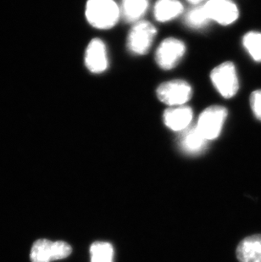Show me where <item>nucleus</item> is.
Masks as SVG:
<instances>
[{
	"instance_id": "obj_1",
	"label": "nucleus",
	"mask_w": 261,
	"mask_h": 262,
	"mask_svg": "<svg viewBox=\"0 0 261 262\" xmlns=\"http://www.w3.org/2000/svg\"><path fill=\"white\" fill-rule=\"evenodd\" d=\"M121 10L114 0H89L86 20L98 29H110L118 23Z\"/></svg>"
},
{
	"instance_id": "obj_2",
	"label": "nucleus",
	"mask_w": 261,
	"mask_h": 262,
	"mask_svg": "<svg viewBox=\"0 0 261 262\" xmlns=\"http://www.w3.org/2000/svg\"><path fill=\"white\" fill-rule=\"evenodd\" d=\"M210 77L214 88L226 99H231L238 91V77L232 62H224L215 67Z\"/></svg>"
},
{
	"instance_id": "obj_3",
	"label": "nucleus",
	"mask_w": 261,
	"mask_h": 262,
	"mask_svg": "<svg viewBox=\"0 0 261 262\" xmlns=\"http://www.w3.org/2000/svg\"><path fill=\"white\" fill-rule=\"evenodd\" d=\"M227 117V110L224 107H209L200 115L196 127L207 141L214 140L221 134Z\"/></svg>"
},
{
	"instance_id": "obj_4",
	"label": "nucleus",
	"mask_w": 261,
	"mask_h": 262,
	"mask_svg": "<svg viewBox=\"0 0 261 262\" xmlns=\"http://www.w3.org/2000/svg\"><path fill=\"white\" fill-rule=\"evenodd\" d=\"M192 87L183 80L164 82L157 89L160 101L171 107L182 106L192 97Z\"/></svg>"
},
{
	"instance_id": "obj_5",
	"label": "nucleus",
	"mask_w": 261,
	"mask_h": 262,
	"mask_svg": "<svg viewBox=\"0 0 261 262\" xmlns=\"http://www.w3.org/2000/svg\"><path fill=\"white\" fill-rule=\"evenodd\" d=\"M157 34V30L148 21H139L130 30L127 47L133 54L145 55L148 53Z\"/></svg>"
},
{
	"instance_id": "obj_6",
	"label": "nucleus",
	"mask_w": 261,
	"mask_h": 262,
	"mask_svg": "<svg viewBox=\"0 0 261 262\" xmlns=\"http://www.w3.org/2000/svg\"><path fill=\"white\" fill-rule=\"evenodd\" d=\"M185 53L186 46L183 41L174 37H169L162 41L158 48L156 62L162 69H172L182 60Z\"/></svg>"
},
{
	"instance_id": "obj_7",
	"label": "nucleus",
	"mask_w": 261,
	"mask_h": 262,
	"mask_svg": "<svg viewBox=\"0 0 261 262\" xmlns=\"http://www.w3.org/2000/svg\"><path fill=\"white\" fill-rule=\"evenodd\" d=\"M204 8L209 20L221 25H231L238 18V9L231 0H209Z\"/></svg>"
},
{
	"instance_id": "obj_8",
	"label": "nucleus",
	"mask_w": 261,
	"mask_h": 262,
	"mask_svg": "<svg viewBox=\"0 0 261 262\" xmlns=\"http://www.w3.org/2000/svg\"><path fill=\"white\" fill-rule=\"evenodd\" d=\"M86 68L95 74L104 72L108 68V55L104 42L99 38L92 40L85 54Z\"/></svg>"
},
{
	"instance_id": "obj_9",
	"label": "nucleus",
	"mask_w": 261,
	"mask_h": 262,
	"mask_svg": "<svg viewBox=\"0 0 261 262\" xmlns=\"http://www.w3.org/2000/svg\"><path fill=\"white\" fill-rule=\"evenodd\" d=\"M192 116L193 113L189 107H171L164 113V122L172 131H183L189 126Z\"/></svg>"
},
{
	"instance_id": "obj_10",
	"label": "nucleus",
	"mask_w": 261,
	"mask_h": 262,
	"mask_svg": "<svg viewBox=\"0 0 261 262\" xmlns=\"http://www.w3.org/2000/svg\"><path fill=\"white\" fill-rule=\"evenodd\" d=\"M236 257L240 262H261V234L241 241L236 248Z\"/></svg>"
},
{
	"instance_id": "obj_11",
	"label": "nucleus",
	"mask_w": 261,
	"mask_h": 262,
	"mask_svg": "<svg viewBox=\"0 0 261 262\" xmlns=\"http://www.w3.org/2000/svg\"><path fill=\"white\" fill-rule=\"evenodd\" d=\"M183 11V5L179 0H158L154 15L160 23H167L178 17Z\"/></svg>"
},
{
	"instance_id": "obj_12",
	"label": "nucleus",
	"mask_w": 261,
	"mask_h": 262,
	"mask_svg": "<svg viewBox=\"0 0 261 262\" xmlns=\"http://www.w3.org/2000/svg\"><path fill=\"white\" fill-rule=\"evenodd\" d=\"M207 140L200 134L197 127H192L185 132L181 138V147L188 154H199L205 148Z\"/></svg>"
},
{
	"instance_id": "obj_13",
	"label": "nucleus",
	"mask_w": 261,
	"mask_h": 262,
	"mask_svg": "<svg viewBox=\"0 0 261 262\" xmlns=\"http://www.w3.org/2000/svg\"><path fill=\"white\" fill-rule=\"evenodd\" d=\"M148 0H124L122 15L126 20L133 23L140 19L148 10Z\"/></svg>"
},
{
	"instance_id": "obj_14",
	"label": "nucleus",
	"mask_w": 261,
	"mask_h": 262,
	"mask_svg": "<svg viewBox=\"0 0 261 262\" xmlns=\"http://www.w3.org/2000/svg\"><path fill=\"white\" fill-rule=\"evenodd\" d=\"M32 262L53 261V242L48 239H39L34 243L31 251Z\"/></svg>"
},
{
	"instance_id": "obj_15",
	"label": "nucleus",
	"mask_w": 261,
	"mask_h": 262,
	"mask_svg": "<svg viewBox=\"0 0 261 262\" xmlns=\"http://www.w3.org/2000/svg\"><path fill=\"white\" fill-rule=\"evenodd\" d=\"M91 262H113L114 250L108 243H94L90 248Z\"/></svg>"
},
{
	"instance_id": "obj_16",
	"label": "nucleus",
	"mask_w": 261,
	"mask_h": 262,
	"mask_svg": "<svg viewBox=\"0 0 261 262\" xmlns=\"http://www.w3.org/2000/svg\"><path fill=\"white\" fill-rule=\"evenodd\" d=\"M244 46L254 60L261 61V32H251L244 36Z\"/></svg>"
},
{
	"instance_id": "obj_17",
	"label": "nucleus",
	"mask_w": 261,
	"mask_h": 262,
	"mask_svg": "<svg viewBox=\"0 0 261 262\" xmlns=\"http://www.w3.org/2000/svg\"><path fill=\"white\" fill-rule=\"evenodd\" d=\"M209 20L204 5L192 8L185 16L186 24L192 28H204L207 25Z\"/></svg>"
},
{
	"instance_id": "obj_18",
	"label": "nucleus",
	"mask_w": 261,
	"mask_h": 262,
	"mask_svg": "<svg viewBox=\"0 0 261 262\" xmlns=\"http://www.w3.org/2000/svg\"><path fill=\"white\" fill-rule=\"evenodd\" d=\"M72 253V247L63 241L53 242V260H58L69 256Z\"/></svg>"
},
{
	"instance_id": "obj_19",
	"label": "nucleus",
	"mask_w": 261,
	"mask_h": 262,
	"mask_svg": "<svg viewBox=\"0 0 261 262\" xmlns=\"http://www.w3.org/2000/svg\"><path fill=\"white\" fill-rule=\"evenodd\" d=\"M250 103L254 116L261 121V89L252 94Z\"/></svg>"
},
{
	"instance_id": "obj_20",
	"label": "nucleus",
	"mask_w": 261,
	"mask_h": 262,
	"mask_svg": "<svg viewBox=\"0 0 261 262\" xmlns=\"http://www.w3.org/2000/svg\"><path fill=\"white\" fill-rule=\"evenodd\" d=\"M187 1L192 4V5H198V4L202 2L203 0H187Z\"/></svg>"
}]
</instances>
